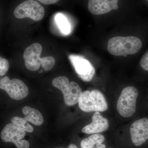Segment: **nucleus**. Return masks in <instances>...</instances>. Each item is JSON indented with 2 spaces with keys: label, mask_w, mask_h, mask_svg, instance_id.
Returning <instances> with one entry per match:
<instances>
[{
  "label": "nucleus",
  "mask_w": 148,
  "mask_h": 148,
  "mask_svg": "<svg viewBox=\"0 0 148 148\" xmlns=\"http://www.w3.org/2000/svg\"><path fill=\"white\" fill-rule=\"evenodd\" d=\"M12 123L23 130L25 132L32 133L34 132V129L31 125L28 123L24 118L18 116L14 117L11 119Z\"/></svg>",
  "instance_id": "obj_16"
},
{
  "label": "nucleus",
  "mask_w": 148,
  "mask_h": 148,
  "mask_svg": "<svg viewBox=\"0 0 148 148\" xmlns=\"http://www.w3.org/2000/svg\"><path fill=\"white\" fill-rule=\"evenodd\" d=\"M147 1L148 2V0H147Z\"/></svg>",
  "instance_id": "obj_24"
},
{
  "label": "nucleus",
  "mask_w": 148,
  "mask_h": 148,
  "mask_svg": "<svg viewBox=\"0 0 148 148\" xmlns=\"http://www.w3.org/2000/svg\"><path fill=\"white\" fill-rule=\"evenodd\" d=\"M140 65L143 69L148 71V51L143 56L140 61Z\"/></svg>",
  "instance_id": "obj_19"
},
{
  "label": "nucleus",
  "mask_w": 148,
  "mask_h": 148,
  "mask_svg": "<svg viewBox=\"0 0 148 148\" xmlns=\"http://www.w3.org/2000/svg\"><path fill=\"white\" fill-rule=\"evenodd\" d=\"M142 47V41L137 37L116 36L109 40L108 50L113 55L127 56L138 53Z\"/></svg>",
  "instance_id": "obj_1"
},
{
  "label": "nucleus",
  "mask_w": 148,
  "mask_h": 148,
  "mask_svg": "<svg viewBox=\"0 0 148 148\" xmlns=\"http://www.w3.org/2000/svg\"><path fill=\"white\" fill-rule=\"evenodd\" d=\"M56 21L61 32L65 34H69L71 31V26L66 17L61 14H58L55 17Z\"/></svg>",
  "instance_id": "obj_15"
},
{
  "label": "nucleus",
  "mask_w": 148,
  "mask_h": 148,
  "mask_svg": "<svg viewBox=\"0 0 148 148\" xmlns=\"http://www.w3.org/2000/svg\"><path fill=\"white\" fill-rule=\"evenodd\" d=\"M92 119L91 123L82 128L83 133L87 134H99L108 129V121L101 115L99 112H95L93 114Z\"/></svg>",
  "instance_id": "obj_12"
},
{
  "label": "nucleus",
  "mask_w": 148,
  "mask_h": 148,
  "mask_svg": "<svg viewBox=\"0 0 148 148\" xmlns=\"http://www.w3.org/2000/svg\"><path fill=\"white\" fill-rule=\"evenodd\" d=\"M9 68V64L8 61L0 56V75H4L8 71Z\"/></svg>",
  "instance_id": "obj_18"
},
{
  "label": "nucleus",
  "mask_w": 148,
  "mask_h": 148,
  "mask_svg": "<svg viewBox=\"0 0 148 148\" xmlns=\"http://www.w3.org/2000/svg\"><path fill=\"white\" fill-rule=\"evenodd\" d=\"M0 88L4 90L13 100L19 101L26 98L29 94V88L21 80H10L5 77L0 81Z\"/></svg>",
  "instance_id": "obj_7"
},
{
  "label": "nucleus",
  "mask_w": 148,
  "mask_h": 148,
  "mask_svg": "<svg viewBox=\"0 0 148 148\" xmlns=\"http://www.w3.org/2000/svg\"><path fill=\"white\" fill-rule=\"evenodd\" d=\"M68 148H79L77 145L74 144H71L68 146Z\"/></svg>",
  "instance_id": "obj_21"
},
{
  "label": "nucleus",
  "mask_w": 148,
  "mask_h": 148,
  "mask_svg": "<svg viewBox=\"0 0 148 148\" xmlns=\"http://www.w3.org/2000/svg\"><path fill=\"white\" fill-rule=\"evenodd\" d=\"M42 70H40V71L39 72V73H42Z\"/></svg>",
  "instance_id": "obj_22"
},
{
  "label": "nucleus",
  "mask_w": 148,
  "mask_h": 148,
  "mask_svg": "<svg viewBox=\"0 0 148 148\" xmlns=\"http://www.w3.org/2000/svg\"><path fill=\"white\" fill-rule=\"evenodd\" d=\"M138 94L134 86H127L122 91L117 103V110L122 116L129 118L135 114Z\"/></svg>",
  "instance_id": "obj_4"
},
{
  "label": "nucleus",
  "mask_w": 148,
  "mask_h": 148,
  "mask_svg": "<svg viewBox=\"0 0 148 148\" xmlns=\"http://www.w3.org/2000/svg\"><path fill=\"white\" fill-rule=\"evenodd\" d=\"M22 112L25 116L24 119L36 125H41L43 123L44 119L42 114L36 110L29 106H25Z\"/></svg>",
  "instance_id": "obj_14"
},
{
  "label": "nucleus",
  "mask_w": 148,
  "mask_h": 148,
  "mask_svg": "<svg viewBox=\"0 0 148 148\" xmlns=\"http://www.w3.org/2000/svg\"><path fill=\"white\" fill-rule=\"evenodd\" d=\"M69 58L79 77L84 82H90L95 71L90 61L80 56L71 55Z\"/></svg>",
  "instance_id": "obj_8"
},
{
  "label": "nucleus",
  "mask_w": 148,
  "mask_h": 148,
  "mask_svg": "<svg viewBox=\"0 0 148 148\" xmlns=\"http://www.w3.org/2000/svg\"><path fill=\"white\" fill-rule=\"evenodd\" d=\"M105 140V137L101 134H92L82 140L81 148H106V146L102 144Z\"/></svg>",
  "instance_id": "obj_13"
},
{
  "label": "nucleus",
  "mask_w": 148,
  "mask_h": 148,
  "mask_svg": "<svg viewBox=\"0 0 148 148\" xmlns=\"http://www.w3.org/2000/svg\"><path fill=\"white\" fill-rule=\"evenodd\" d=\"M54 148H64V147H55Z\"/></svg>",
  "instance_id": "obj_23"
},
{
  "label": "nucleus",
  "mask_w": 148,
  "mask_h": 148,
  "mask_svg": "<svg viewBox=\"0 0 148 148\" xmlns=\"http://www.w3.org/2000/svg\"><path fill=\"white\" fill-rule=\"evenodd\" d=\"M26 132L12 123L7 124L0 134V139L6 144H12L16 148H31V143L24 140Z\"/></svg>",
  "instance_id": "obj_5"
},
{
  "label": "nucleus",
  "mask_w": 148,
  "mask_h": 148,
  "mask_svg": "<svg viewBox=\"0 0 148 148\" xmlns=\"http://www.w3.org/2000/svg\"><path fill=\"white\" fill-rule=\"evenodd\" d=\"M131 140L136 146L143 145L148 139V119L143 118L134 122L130 128Z\"/></svg>",
  "instance_id": "obj_10"
},
{
  "label": "nucleus",
  "mask_w": 148,
  "mask_h": 148,
  "mask_svg": "<svg viewBox=\"0 0 148 148\" xmlns=\"http://www.w3.org/2000/svg\"><path fill=\"white\" fill-rule=\"evenodd\" d=\"M54 87L61 90L64 96V102L67 106H72L78 103L82 92L79 86L76 82H70L67 77L59 76L52 81Z\"/></svg>",
  "instance_id": "obj_3"
},
{
  "label": "nucleus",
  "mask_w": 148,
  "mask_h": 148,
  "mask_svg": "<svg viewBox=\"0 0 148 148\" xmlns=\"http://www.w3.org/2000/svg\"><path fill=\"white\" fill-rule=\"evenodd\" d=\"M119 0H88V10L96 15L105 14L119 9Z\"/></svg>",
  "instance_id": "obj_11"
},
{
  "label": "nucleus",
  "mask_w": 148,
  "mask_h": 148,
  "mask_svg": "<svg viewBox=\"0 0 148 148\" xmlns=\"http://www.w3.org/2000/svg\"><path fill=\"white\" fill-rule=\"evenodd\" d=\"M78 103L80 109L86 112H103L108 108L105 96L98 90L82 92Z\"/></svg>",
  "instance_id": "obj_2"
},
{
  "label": "nucleus",
  "mask_w": 148,
  "mask_h": 148,
  "mask_svg": "<svg viewBox=\"0 0 148 148\" xmlns=\"http://www.w3.org/2000/svg\"><path fill=\"white\" fill-rule=\"evenodd\" d=\"M55 64V59L52 56H46L41 58V66L46 71L51 70Z\"/></svg>",
  "instance_id": "obj_17"
},
{
  "label": "nucleus",
  "mask_w": 148,
  "mask_h": 148,
  "mask_svg": "<svg viewBox=\"0 0 148 148\" xmlns=\"http://www.w3.org/2000/svg\"><path fill=\"white\" fill-rule=\"evenodd\" d=\"M44 4H53L59 1V0H37Z\"/></svg>",
  "instance_id": "obj_20"
},
{
  "label": "nucleus",
  "mask_w": 148,
  "mask_h": 148,
  "mask_svg": "<svg viewBox=\"0 0 148 148\" xmlns=\"http://www.w3.org/2000/svg\"><path fill=\"white\" fill-rule=\"evenodd\" d=\"M42 50V46L38 43H34L25 49L23 57L27 69L32 71H36L39 69Z\"/></svg>",
  "instance_id": "obj_9"
},
{
  "label": "nucleus",
  "mask_w": 148,
  "mask_h": 148,
  "mask_svg": "<svg viewBox=\"0 0 148 148\" xmlns=\"http://www.w3.org/2000/svg\"><path fill=\"white\" fill-rule=\"evenodd\" d=\"M45 14L42 5L34 0H27L17 6L14 11V14L17 18H30L34 21H40Z\"/></svg>",
  "instance_id": "obj_6"
}]
</instances>
